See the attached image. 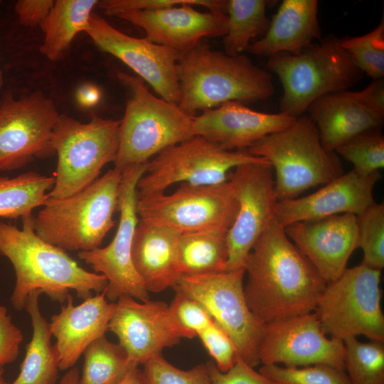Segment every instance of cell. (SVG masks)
Masks as SVG:
<instances>
[{
	"instance_id": "5bb4252c",
	"label": "cell",
	"mask_w": 384,
	"mask_h": 384,
	"mask_svg": "<svg viewBox=\"0 0 384 384\" xmlns=\"http://www.w3.org/2000/svg\"><path fill=\"white\" fill-rule=\"evenodd\" d=\"M147 164L134 166L122 172L117 209L119 225L112 241L104 247L78 253V257L95 272L105 277L107 280L105 294L110 302H115L125 295L141 302L149 299V292L132 259V241L139 223L137 184L145 173Z\"/></svg>"
},
{
	"instance_id": "83f0119b",
	"label": "cell",
	"mask_w": 384,
	"mask_h": 384,
	"mask_svg": "<svg viewBox=\"0 0 384 384\" xmlns=\"http://www.w3.org/2000/svg\"><path fill=\"white\" fill-rule=\"evenodd\" d=\"M97 0H57L42 28L40 52L51 61L65 57L75 36L83 31L98 4Z\"/></svg>"
},
{
	"instance_id": "74e56055",
	"label": "cell",
	"mask_w": 384,
	"mask_h": 384,
	"mask_svg": "<svg viewBox=\"0 0 384 384\" xmlns=\"http://www.w3.org/2000/svg\"><path fill=\"white\" fill-rule=\"evenodd\" d=\"M142 370L149 384H210L207 363L185 370L160 355L145 362Z\"/></svg>"
},
{
	"instance_id": "8d00e7d4",
	"label": "cell",
	"mask_w": 384,
	"mask_h": 384,
	"mask_svg": "<svg viewBox=\"0 0 384 384\" xmlns=\"http://www.w3.org/2000/svg\"><path fill=\"white\" fill-rule=\"evenodd\" d=\"M259 371L275 384H351L345 370L326 364L301 367L262 365Z\"/></svg>"
},
{
	"instance_id": "30bf717a",
	"label": "cell",
	"mask_w": 384,
	"mask_h": 384,
	"mask_svg": "<svg viewBox=\"0 0 384 384\" xmlns=\"http://www.w3.org/2000/svg\"><path fill=\"white\" fill-rule=\"evenodd\" d=\"M235 189L228 181L215 185L181 183L173 193L137 196L140 220L178 234L228 233L238 211Z\"/></svg>"
},
{
	"instance_id": "681fc988",
	"label": "cell",
	"mask_w": 384,
	"mask_h": 384,
	"mask_svg": "<svg viewBox=\"0 0 384 384\" xmlns=\"http://www.w3.org/2000/svg\"><path fill=\"white\" fill-rule=\"evenodd\" d=\"M1 4V1H0ZM4 82V77L2 70L0 68V90L2 88Z\"/></svg>"
},
{
	"instance_id": "d6986e66",
	"label": "cell",
	"mask_w": 384,
	"mask_h": 384,
	"mask_svg": "<svg viewBox=\"0 0 384 384\" xmlns=\"http://www.w3.org/2000/svg\"><path fill=\"white\" fill-rule=\"evenodd\" d=\"M284 229L327 283L342 274L358 247L357 215L353 213L297 222Z\"/></svg>"
},
{
	"instance_id": "f6af8a7d",
	"label": "cell",
	"mask_w": 384,
	"mask_h": 384,
	"mask_svg": "<svg viewBox=\"0 0 384 384\" xmlns=\"http://www.w3.org/2000/svg\"><path fill=\"white\" fill-rule=\"evenodd\" d=\"M361 96L372 109L384 114V81L382 79L374 80L361 91Z\"/></svg>"
},
{
	"instance_id": "f1b7e54d",
	"label": "cell",
	"mask_w": 384,
	"mask_h": 384,
	"mask_svg": "<svg viewBox=\"0 0 384 384\" xmlns=\"http://www.w3.org/2000/svg\"><path fill=\"white\" fill-rule=\"evenodd\" d=\"M227 233L206 231L179 235L177 262L182 275H205L227 271Z\"/></svg>"
},
{
	"instance_id": "f546056e",
	"label": "cell",
	"mask_w": 384,
	"mask_h": 384,
	"mask_svg": "<svg viewBox=\"0 0 384 384\" xmlns=\"http://www.w3.org/2000/svg\"><path fill=\"white\" fill-rule=\"evenodd\" d=\"M54 185V177L28 171L0 176V218L17 220L42 207Z\"/></svg>"
},
{
	"instance_id": "7dc6e473",
	"label": "cell",
	"mask_w": 384,
	"mask_h": 384,
	"mask_svg": "<svg viewBox=\"0 0 384 384\" xmlns=\"http://www.w3.org/2000/svg\"><path fill=\"white\" fill-rule=\"evenodd\" d=\"M79 377L80 371L78 368L74 366L66 370L59 384H78Z\"/></svg>"
},
{
	"instance_id": "7402d4cb",
	"label": "cell",
	"mask_w": 384,
	"mask_h": 384,
	"mask_svg": "<svg viewBox=\"0 0 384 384\" xmlns=\"http://www.w3.org/2000/svg\"><path fill=\"white\" fill-rule=\"evenodd\" d=\"M297 118L257 112L238 102H227L194 117L193 129L228 151L247 150L264 137L290 127Z\"/></svg>"
},
{
	"instance_id": "5b68a950",
	"label": "cell",
	"mask_w": 384,
	"mask_h": 384,
	"mask_svg": "<svg viewBox=\"0 0 384 384\" xmlns=\"http://www.w3.org/2000/svg\"><path fill=\"white\" fill-rule=\"evenodd\" d=\"M117 75L129 95L120 120L115 169L122 172L147 164L163 150L195 136L193 116L153 95L139 77Z\"/></svg>"
},
{
	"instance_id": "603a6c76",
	"label": "cell",
	"mask_w": 384,
	"mask_h": 384,
	"mask_svg": "<svg viewBox=\"0 0 384 384\" xmlns=\"http://www.w3.org/2000/svg\"><path fill=\"white\" fill-rule=\"evenodd\" d=\"M115 309L109 302L105 289L75 305L69 294L60 311L51 316L50 326L59 356V369L75 366L87 347L105 335Z\"/></svg>"
},
{
	"instance_id": "e575fe53",
	"label": "cell",
	"mask_w": 384,
	"mask_h": 384,
	"mask_svg": "<svg viewBox=\"0 0 384 384\" xmlns=\"http://www.w3.org/2000/svg\"><path fill=\"white\" fill-rule=\"evenodd\" d=\"M341 45L358 69L374 80L384 76V21L370 32L341 38Z\"/></svg>"
},
{
	"instance_id": "4fadbf2b",
	"label": "cell",
	"mask_w": 384,
	"mask_h": 384,
	"mask_svg": "<svg viewBox=\"0 0 384 384\" xmlns=\"http://www.w3.org/2000/svg\"><path fill=\"white\" fill-rule=\"evenodd\" d=\"M59 113L53 101L36 91L0 98V172L21 169L55 154L51 136Z\"/></svg>"
},
{
	"instance_id": "6da1fadb",
	"label": "cell",
	"mask_w": 384,
	"mask_h": 384,
	"mask_svg": "<svg viewBox=\"0 0 384 384\" xmlns=\"http://www.w3.org/2000/svg\"><path fill=\"white\" fill-rule=\"evenodd\" d=\"M244 270L247 303L264 324L314 311L327 284L275 219L254 244Z\"/></svg>"
},
{
	"instance_id": "ee69618b",
	"label": "cell",
	"mask_w": 384,
	"mask_h": 384,
	"mask_svg": "<svg viewBox=\"0 0 384 384\" xmlns=\"http://www.w3.org/2000/svg\"><path fill=\"white\" fill-rule=\"evenodd\" d=\"M54 3L53 0H18L14 4V12L22 26L42 30Z\"/></svg>"
},
{
	"instance_id": "277c9868",
	"label": "cell",
	"mask_w": 384,
	"mask_h": 384,
	"mask_svg": "<svg viewBox=\"0 0 384 384\" xmlns=\"http://www.w3.org/2000/svg\"><path fill=\"white\" fill-rule=\"evenodd\" d=\"M122 172L114 168L84 190L61 199L48 197L33 215L36 235L65 251L87 252L100 247L114 226Z\"/></svg>"
},
{
	"instance_id": "4316f807",
	"label": "cell",
	"mask_w": 384,
	"mask_h": 384,
	"mask_svg": "<svg viewBox=\"0 0 384 384\" xmlns=\"http://www.w3.org/2000/svg\"><path fill=\"white\" fill-rule=\"evenodd\" d=\"M38 292H31L24 309L30 316L32 337L26 346L25 357L16 378L9 384H55L59 369V356L51 343L50 323L41 312Z\"/></svg>"
},
{
	"instance_id": "484cf974",
	"label": "cell",
	"mask_w": 384,
	"mask_h": 384,
	"mask_svg": "<svg viewBox=\"0 0 384 384\" xmlns=\"http://www.w3.org/2000/svg\"><path fill=\"white\" fill-rule=\"evenodd\" d=\"M178 236L166 228L139 221L132 259L148 292H160L174 287L181 277L176 255Z\"/></svg>"
},
{
	"instance_id": "f907efd6",
	"label": "cell",
	"mask_w": 384,
	"mask_h": 384,
	"mask_svg": "<svg viewBox=\"0 0 384 384\" xmlns=\"http://www.w3.org/2000/svg\"><path fill=\"white\" fill-rule=\"evenodd\" d=\"M4 384H9V383H6V382L5 381V383H4Z\"/></svg>"
},
{
	"instance_id": "e0dca14e",
	"label": "cell",
	"mask_w": 384,
	"mask_h": 384,
	"mask_svg": "<svg viewBox=\"0 0 384 384\" xmlns=\"http://www.w3.org/2000/svg\"><path fill=\"white\" fill-rule=\"evenodd\" d=\"M95 44L133 70L161 99L178 105L180 90L177 65L180 52L117 30L101 16L92 14L84 30Z\"/></svg>"
},
{
	"instance_id": "9a60e30c",
	"label": "cell",
	"mask_w": 384,
	"mask_h": 384,
	"mask_svg": "<svg viewBox=\"0 0 384 384\" xmlns=\"http://www.w3.org/2000/svg\"><path fill=\"white\" fill-rule=\"evenodd\" d=\"M238 199L235 218L227 235V271L244 269L254 244L274 219L277 199L273 169L266 159L240 165L230 173Z\"/></svg>"
},
{
	"instance_id": "60d3db41",
	"label": "cell",
	"mask_w": 384,
	"mask_h": 384,
	"mask_svg": "<svg viewBox=\"0 0 384 384\" xmlns=\"http://www.w3.org/2000/svg\"><path fill=\"white\" fill-rule=\"evenodd\" d=\"M175 292L174 298L169 304L170 309L178 322L196 336L197 333L214 320L196 300L179 291Z\"/></svg>"
},
{
	"instance_id": "4dcf8cb0",
	"label": "cell",
	"mask_w": 384,
	"mask_h": 384,
	"mask_svg": "<svg viewBox=\"0 0 384 384\" xmlns=\"http://www.w3.org/2000/svg\"><path fill=\"white\" fill-rule=\"evenodd\" d=\"M265 0L228 1V31L223 36L225 52L237 55L247 50L251 41L266 33L270 20Z\"/></svg>"
},
{
	"instance_id": "2e32d148",
	"label": "cell",
	"mask_w": 384,
	"mask_h": 384,
	"mask_svg": "<svg viewBox=\"0 0 384 384\" xmlns=\"http://www.w3.org/2000/svg\"><path fill=\"white\" fill-rule=\"evenodd\" d=\"M109 330L117 337L129 361L138 366L181 339L196 336L178 322L166 302H141L127 295L115 302Z\"/></svg>"
},
{
	"instance_id": "bcb514c9",
	"label": "cell",
	"mask_w": 384,
	"mask_h": 384,
	"mask_svg": "<svg viewBox=\"0 0 384 384\" xmlns=\"http://www.w3.org/2000/svg\"><path fill=\"white\" fill-rule=\"evenodd\" d=\"M116 384H149L147 379L139 366L132 367Z\"/></svg>"
},
{
	"instance_id": "836d02e7",
	"label": "cell",
	"mask_w": 384,
	"mask_h": 384,
	"mask_svg": "<svg viewBox=\"0 0 384 384\" xmlns=\"http://www.w3.org/2000/svg\"><path fill=\"white\" fill-rule=\"evenodd\" d=\"M335 152L353 165L359 176H368L384 167V137L380 129L364 132L338 147Z\"/></svg>"
},
{
	"instance_id": "44dd1931",
	"label": "cell",
	"mask_w": 384,
	"mask_h": 384,
	"mask_svg": "<svg viewBox=\"0 0 384 384\" xmlns=\"http://www.w3.org/2000/svg\"><path fill=\"white\" fill-rule=\"evenodd\" d=\"M380 178L379 171L361 176L352 169L309 196L278 201L274 219L284 228L294 223L341 213L358 216L375 203L373 191Z\"/></svg>"
},
{
	"instance_id": "52a82bcc",
	"label": "cell",
	"mask_w": 384,
	"mask_h": 384,
	"mask_svg": "<svg viewBox=\"0 0 384 384\" xmlns=\"http://www.w3.org/2000/svg\"><path fill=\"white\" fill-rule=\"evenodd\" d=\"M247 151L272 165L277 201L299 198L304 191L343 174L336 153L324 148L316 126L306 115L298 117L288 128L260 139Z\"/></svg>"
},
{
	"instance_id": "7bdbcfd3",
	"label": "cell",
	"mask_w": 384,
	"mask_h": 384,
	"mask_svg": "<svg viewBox=\"0 0 384 384\" xmlns=\"http://www.w3.org/2000/svg\"><path fill=\"white\" fill-rule=\"evenodd\" d=\"M22 341V331L12 322L6 307L0 305V368L16 361Z\"/></svg>"
},
{
	"instance_id": "7a4b0ae2",
	"label": "cell",
	"mask_w": 384,
	"mask_h": 384,
	"mask_svg": "<svg viewBox=\"0 0 384 384\" xmlns=\"http://www.w3.org/2000/svg\"><path fill=\"white\" fill-rule=\"evenodd\" d=\"M33 214L21 218L22 228L0 222V255L11 263L16 276L11 302L17 310L25 308L33 292L64 303L70 292L85 299L102 292L107 280L101 274L86 270L65 250L46 242L34 231Z\"/></svg>"
},
{
	"instance_id": "d590c367",
	"label": "cell",
	"mask_w": 384,
	"mask_h": 384,
	"mask_svg": "<svg viewBox=\"0 0 384 384\" xmlns=\"http://www.w3.org/2000/svg\"><path fill=\"white\" fill-rule=\"evenodd\" d=\"M361 264L382 270L384 267V204L374 203L357 216Z\"/></svg>"
},
{
	"instance_id": "ffe728a7",
	"label": "cell",
	"mask_w": 384,
	"mask_h": 384,
	"mask_svg": "<svg viewBox=\"0 0 384 384\" xmlns=\"http://www.w3.org/2000/svg\"><path fill=\"white\" fill-rule=\"evenodd\" d=\"M116 17L142 28L150 41L183 55L197 46L203 38L224 36L228 31L227 14L201 12L187 4L128 11Z\"/></svg>"
},
{
	"instance_id": "d4e9b609",
	"label": "cell",
	"mask_w": 384,
	"mask_h": 384,
	"mask_svg": "<svg viewBox=\"0 0 384 384\" xmlns=\"http://www.w3.org/2000/svg\"><path fill=\"white\" fill-rule=\"evenodd\" d=\"M318 5L316 0L282 1L265 36L251 43L247 51L269 57L302 53L321 40Z\"/></svg>"
},
{
	"instance_id": "ac0fdd59",
	"label": "cell",
	"mask_w": 384,
	"mask_h": 384,
	"mask_svg": "<svg viewBox=\"0 0 384 384\" xmlns=\"http://www.w3.org/2000/svg\"><path fill=\"white\" fill-rule=\"evenodd\" d=\"M341 339L326 337L315 311L265 324L259 348L262 365L326 364L344 370Z\"/></svg>"
},
{
	"instance_id": "8992f818",
	"label": "cell",
	"mask_w": 384,
	"mask_h": 384,
	"mask_svg": "<svg viewBox=\"0 0 384 384\" xmlns=\"http://www.w3.org/2000/svg\"><path fill=\"white\" fill-rule=\"evenodd\" d=\"M341 42V38L329 37L299 54L270 57L268 67L283 87L280 113L298 118L319 97L347 90L361 79L363 73Z\"/></svg>"
},
{
	"instance_id": "b9f144b4",
	"label": "cell",
	"mask_w": 384,
	"mask_h": 384,
	"mask_svg": "<svg viewBox=\"0 0 384 384\" xmlns=\"http://www.w3.org/2000/svg\"><path fill=\"white\" fill-rule=\"evenodd\" d=\"M207 364L210 384H275L240 357L225 372L220 370L213 361H208Z\"/></svg>"
},
{
	"instance_id": "d6a6232c",
	"label": "cell",
	"mask_w": 384,
	"mask_h": 384,
	"mask_svg": "<svg viewBox=\"0 0 384 384\" xmlns=\"http://www.w3.org/2000/svg\"><path fill=\"white\" fill-rule=\"evenodd\" d=\"M344 370L351 384H384V342L343 341Z\"/></svg>"
},
{
	"instance_id": "8fae6325",
	"label": "cell",
	"mask_w": 384,
	"mask_h": 384,
	"mask_svg": "<svg viewBox=\"0 0 384 384\" xmlns=\"http://www.w3.org/2000/svg\"><path fill=\"white\" fill-rule=\"evenodd\" d=\"M245 270L205 275H182L174 286L199 302L233 341L238 356L260 364L259 348L265 324L250 310L244 292Z\"/></svg>"
},
{
	"instance_id": "c3c4849f",
	"label": "cell",
	"mask_w": 384,
	"mask_h": 384,
	"mask_svg": "<svg viewBox=\"0 0 384 384\" xmlns=\"http://www.w3.org/2000/svg\"><path fill=\"white\" fill-rule=\"evenodd\" d=\"M4 367H1L0 368V384H4L5 383V380L4 378Z\"/></svg>"
},
{
	"instance_id": "9c48e42d",
	"label": "cell",
	"mask_w": 384,
	"mask_h": 384,
	"mask_svg": "<svg viewBox=\"0 0 384 384\" xmlns=\"http://www.w3.org/2000/svg\"><path fill=\"white\" fill-rule=\"evenodd\" d=\"M380 275V270L361 264L326 284L314 311L326 334L384 342Z\"/></svg>"
},
{
	"instance_id": "3957f363",
	"label": "cell",
	"mask_w": 384,
	"mask_h": 384,
	"mask_svg": "<svg viewBox=\"0 0 384 384\" xmlns=\"http://www.w3.org/2000/svg\"><path fill=\"white\" fill-rule=\"evenodd\" d=\"M178 106L193 116L227 102H252L274 93L271 74L246 55H229L199 43L177 65Z\"/></svg>"
},
{
	"instance_id": "1f68e13d",
	"label": "cell",
	"mask_w": 384,
	"mask_h": 384,
	"mask_svg": "<svg viewBox=\"0 0 384 384\" xmlns=\"http://www.w3.org/2000/svg\"><path fill=\"white\" fill-rule=\"evenodd\" d=\"M84 365L78 384H116L134 366L119 343L105 336L90 343L84 353Z\"/></svg>"
},
{
	"instance_id": "7c38bea8",
	"label": "cell",
	"mask_w": 384,
	"mask_h": 384,
	"mask_svg": "<svg viewBox=\"0 0 384 384\" xmlns=\"http://www.w3.org/2000/svg\"><path fill=\"white\" fill-rule=\"evenodd\" d=\"M261 158L247 150H225L204 137L194 136L163 150L148 162L137 184V196L164 193L177 183H223L229 180L231 169Z\"/></svg>"
},
{
	"instance_id": "ab89813d",
	"label": "cell",
	"mask_w": 384,
	"mask_h": 384,
	"mask_svg": "<svg viewBox=\"0 0 384 384\" xmlns=\"http://www.w3.org/2000/svg\"><path fill=\"white\" fill-rule=\"evenodd\" d=\"M218 368L225 372L237 361L236 348L228 334L215 321L196 334Z\"/></svg>"
},
{
	"instance_id": "f35d334b",
	"label": "cell",
	"mask_w": 384,
	"mask_h": 384,
	"mask_svg": "<svg viewBox=\"0 0 384 384\" xmlns=\"http://www.w3.org/2000/svg\"><path fill=\"white\" fill-rule=\"evenodd\" d=\"M204 6L210 12L227 13L228 1L222 0H104L99 6L109 16H116L128 11L154 10L180 5Z\"/></svg>"
},
{
	"instance_id": "ba28073f",
	"label": "cell",
	"mask_w": 384,
	"mask_h": 384,
	"mask_svg": "<svg viewBox=\"0 0 384 384\" xmlns=\"http://www.w3.org/2000/svg\"><path fill=\"white\" fill-rule=\"evenodd\" d=\"M120 120L92 114L81 122L59 114L51 144L58 156L54 185L48 197H70L92 184L103 167L114 162L119 147Z\"/></svg>"
},
{
	"instance_id": "cb8c5ba5",
	"label": "cell",
	"mask_w": 384,
	"mask_h": 384,
	"mask_svg": "<svg viewBox=\"0 0 384 384\" xmlns=\"http://www.w3.org/2000/svg\"><path fill=\"white\" fill-rule=\"evenodd\" d=\"M324 148L331 152L357 135L380 129L384 114L363 100L359 92L339 91L322 96L307 110Z\"/></svg>"
}]
</instances>
